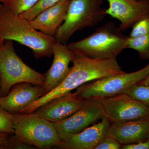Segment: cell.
<instances>
[{
  "label": "cell",
  "mask_w": 149,
  "mask_h": 149,
  "mask_svg": "<svg viewBox=\"0 0 149 149\" xmlns=\"http://www.w3.org/2000/svg\"><path fill=\"white\" fill-rule=\"evenodd\" d=\"M122 145L115 139L107 136L104 138L95 149H120Z\"/></svg>",
  "instance_id": "cb8c5ba5"
},
{
  "label": "cell",
  "mask_w": 149,
  "mask_h": 149,
  "mask_svg": "<svg viewBox=\"0 0 149 149\" xmlns=\"http://www.w3.org/2000/svg\"><path fill=\"white\" fill-rule=\"evenodd\" d=\"M54 60L49 69L45 74L42 85L45 95L60 85L70 71L69 64L76 54L66 44L56 41L52 47Z\"/></svg>",
  "instance_id": "8fae6325"
},
{
  "label": "cell",
  "mask_w": 149,
  "mask_h": 149,
  "mask_svg": "<svg viewBox=\"0 0 149 149\" xmlns=\"http://www.w3.org/2000/svg\"><path fill=\"white\" fill-rule=\"evenodd\" d=\"M144 85H149V75L145 79L140 83Z\"/></svg>",
  "instance_id": "4316f807"
},
{
  "label": "cell",
  "mask_w": 149,
  "mask_h": 149,
  "mask_svg": "<svg viewBox=\"0 0 149 149\" xmlns=\"http://www.w3.org/2000/svg\"><path fill=\"white\" fill-rule=\"evenodd\" d=\"M127 48L137 51L142 60H149V34L128 37Z\"/></svg>",
  "instance_id": "e0dca14e"
},
{
  "label": "cell",
  "mask_w": 149,
  "mask_h": 149,
  "mask_svg": "<svg viewBox=\"0 0 149 149\" xmlns=\"http://www.w3.org/2000/svg\"><path fill=\"white\" fill-rule=\"evenodd\" d=\"M70 0H62L49 8L40 13L35 18L29 21L37 30L54 37L66 17Z\"/></svg>",
  "instance_id": "2e32d148"
},
{
  "label": "cell",
  "mask_w": 149,
  "mask_h": 149,
  "mask_svg": "<svg viewBox=\"0 0 149 149\" xmlns=\"http://www.w3.org/2000/svg\"><path fill=\"white\" fill-rule=\"evenodd\" d=\"M84 102V100L72 95L71 93L42 106L32 113L50 122H58L75 113Z\"/></svg>",
  "instance_id": "5bb4252c"
},
{
  "label": "cell",
  "mask_w": 149,
  "mask_h": 149,
  "mask_svg": "<svg viewBox=\"0 0 149 149\" xmlns=\"http://www.w3.org/2000/svg\"><path fill=\"white\" fill-rule=\"evenodd\" d=\"M128 37L110 21L86 38L68 46L75 54L97 60L115 59L127 49Z\"/></svg>",
  "instance_id": "3957f363"
},
{
  "label": "cell",
  "mask_w": 149,
  "mask_h": 149,
  "mask_svg": "<svg viewBox=\"0 0 149 149\" xmlns=\"http://www.w3.org/2000/svg\"><path fill=\"white\" fill-rule=\"evenodd\" d=\"M39 0H3V6L15 13L20 14L32 8Z\"/></svg>",
  "instance_id": "ac0fdd59"
},
{
  "label": "cell",
  "mask_w": 149,
  "mask_h": 149,
  "mask_svg": "<svg viewBox=\"0 0 149 149\" xmlns=\"http://www.w3.org/2000/svg\"><path fill=\"white\" fill-rule=\"evenodd\" d=\"M148 34H149V15L142 19L133 25L129 37H137Z\"/></svg>",
  "instance_id": "603a6c76"
},
{
  "label": "cell",
  "mask_w": 149,
  "mask_h": 149,
  "mask_svg": "<svg viewBox=\"0 0 149 149\" xmlns=\"http://www.w3.org/2000/svg\"><path fill=\"white\" fill-rule=\"evenodd\" d=\"M111 123L107 118H103L97 123L62 141L57 148L95 149L100 141L107 136Z\"/></svg>",
  "instance_id": "4fadbf2b"
},
{
  "label": "cell",
  "mask_w": 149,
  "mask_h": 149,
  "mask_svg": "<svg viewBox=\"0 0 149 149\" xmlns=\"http://www.w3.org/2000/svg\"><path fill=\"white\" fill-rule=\"evenodd\" d=\"M149 75V63L141 70L102 77L81 85L72 95L82 100L100 101L126 93Z\"/></svg>",
  "instance_id": "277c9868"
},
{
  "label": "cell",
  "mask_w": 149,
  "mask_h": 149,
  "mask_svg": "<svg viewBox=\"0 0 149 149\" xmlns=\"http://www.w3.org/2000/svg\"><path fill=\"white\" fill-rule=\"evenodd\" d=\"M122 149H149V137L144 141L136 143L122 146Z\"/></svg>",
  "instance_id": "d4e9b609"
},
{
  "label": "cell",
  "mask_w": 149,
  "mask_h": 149,
  "mask_svg": "<svg viewBox=\"0 0 149 149\" xmlns=\"http://www.w3.org/2000/svg\"><path fill=\"white\" fill-rule=\"evenodd\" d=\"M98 101L111 123L149 119V108L126 93Z\"/></svg>",
  "instance_id": "9c48e42d"
},
{
  "label": "cell",
  "mask_w": 149,
  "mask_h": 149,
  "mask_svg": "<svg viewBox=\"0 0 149 149\" xmlns=\"http://www.w3.org/2000/svg\"><path fill=\"white\" fill-rule=\"evenodd\" d=\"M1 6L2 3H0V8H1ZM4 41V40H3L1 38V37H0V45H1V43H2Z\"/></svg>",
  "instance_id": "83f0119b"
},
{
  "label": "cell",
  "mask_w": 149,
  "mask_h": 149,
  "mask_svg": "<svg viewBox=\"0 0 149 149\" xmlns=\"http://www.w3.org/2000/svg\"><path fill=\"white\" fill-rule=\"evenodd\" d=\"M72 62L73 65L69 74L60 85L24 108L20 113L33 112L42 106L70 94L71 91L88 82L125 72L116 58L97 60L76 54Z\"/></svg>",
  "instance_id": "6da1fadb"
},
{
  "label": "cell",
  "mask_w": 149,
  "mask_h": 149,
  "mask_svg": "<svg viewBox=\"0 0 149 149\" xmlns=\"http://www.w3.org/2000/svg\"><path fill=\"white\" fill-rule=\"evenodd\" d=\"M45 95L42 85L17 83L11 88L6 95L0 97V106L12 114H17Z\"/></svg>",
  "instance_id": "7c38bea8"
},
{
  "label": "cell",
  "mask_w": 149,
  "mask_h": 149,
  "mask_svg": "<svg viewBox=\"0 0 149 149\" xmlns=\"http://www.w3.org/2000/svg\"><path fill=\"white\" fill-rule=\"evenodd\" d=\"M62 0H39L36 4L20 15L29 21L35 18L40 13L56 4Z\"/></svg>",
  "instance_id": "d6986e66"
},
{
  "label": "cell",
  "mask_w": 149,
  "mask_h": 149,
  "mask_svg": "<svg viewBox=\"0 0 149 149\" xmlns=\"http://www.w3.org/2000/svg\"><path fill=\"white\" fill-rule=\"evenodd\" d=\"M3 0H0V3H2Z\"/></svg>",
  "instance_id": "f546056e"
},
{
  "label": "cell",
  "mask_w": 149,
  "mask_h": 149,
  "mask_svg": "<svg viewBox=\"0 0 149 149\" xmlns=\"http://www.w3.org/2000/svg\"><path fill=\"white\" fill-rule=\"evenodd\" d=\"M126 94L149 108V85L138 84L128 90Z\"/></svg>",
  "instance_id": "ffe728a7"
},
{
  "label": "cell",
  "mask_w": 149,
  "mask_h": 149,
  "mask_svg": "<svg viewBox=\"0 0 149 149\" xmlns=\"http://www.w3.org/2000/svg\"><path fill=\"white\" fill-rule=\"evenodd\" d=\"M13 116L14 135L25 143L41 149L57 148L61 144L52 123L32 113Z\"/></svg>",
  "instance_id": "52a82bcc"
},
{
  "label": "cell",
  "mask_w": 149,
  "mask_h": 149,
  "mask_svg": "<svg viewBox=\"0 0 149 149\" xmlns=\"http://www.w3.org/2000/svg\"><path fill=\"white\" fill-rule=\"evenodd\" d=\"M84 100L83 106L74 114L59 122L52 123L61 141L80 133L103 118L106 117L100 102Z\"/></svg>",
  "instance_id": "ba28073f"
},
{
  "label": "cell",
  "mask_w": 149,
  "mask_h": 149,
  "mask_svg": "<svg viewBox=\"0 0 149 149\" xmlns=\"http://www.w3.org/2000/svg\"><path fill=\"white\" fill-rule=\"evenodd\" d=\"M10 135L11 134L5 132H0V146L6 140Z\"/></svg>",
  "instance_id": "484cf974"
},
{
  "label": "cell",
  "mask_w": 149,
  "mask_h": 149,
  "mask_svg": "<svg viewBox=\"0 0 149 149\" xmlns=\"http://www.w3.org/2000/svg\"><path fill=\"white\" fill-rule=\"evenodd\" d=\"M0 97H3L17 83L42 86L45 75L25 64L15 52L13 41L6 40L0 45Z\"/></svg>",
  "instance_id": "5b68a950"
},
{
  "label": "cell",
  "mask_w": 149,
  "mask_h": 149,
  "mask_svg": "<svg viewBox=\"0 0 149 149\" xmlns=\"http://www.w3.org/2000/svg\"><path fill=\"white\" fill-rule=\"evenodd\" d=\"M13 117V114L0 106V132L14 134Z\"/></svg>",
  "instance_id": "44dd1931"
},
{
  "label": "cell",
  "mask_w": 149,
  "mask_h": 149,
  "mask_svg": "<svg viewBox=\"0 0 149 149\" xmlns=\"http://www.w3.org/2000/svg\"><path fill=\"white\" fill-rule=\"evenodd\" d=\"M35 146L25 143L15 136L10 137L0 146V149H34Z\"/></svg>",
  "instance_id": "7402d4cb"
},
{
  "label": "cell",
  "mask_w": 149,
  "mask_h": 149,
  "mask_svg": "<svg viewBox=\"0 0 149 149\" xmlns=\"http://www.w3.org/2000/svg\"><path fill=\"white\" fill-rule=\"evenodd\" d=\"M1 79H0V90H1Z\"/></svg>",
  "instance_id": "f1b7e54d"
},
{
  "label": "cell",
  "mask_w": 149,
  "mask_h": 149,
  "mask_svg": "<svg viewBox=\"0 0 149 149\" xmlns=\"http://www.w3.org/2000/svg\"><path fill=\"white\" fill-rule=\"evenodd\" d=\"M122 146L136 143L149 137V119L113 123L108 133Z\"/></svg>",
  "instance_id": "9a60e30c"
},
{
  "label": "cell",
  "mask_w": 149,
  "mask_h": 149,
  "mask_svg": "<svg viewBox=\"0 0 149 149\" xmlns=\"http://www.w3.org/2000/svg\"><path fill=\"white\" fill-rule=\"evenodd\" d=\"M0 37L30 48L37 59L52 57L53 46L56 41L54 37L35 29L29 20L8 10L2 4L0 8Z\"/></svg>",
  "instance_id": "7a4b0ae2"
},
{
  "label": "cell",
  "mask_w": 149,
  "mask_h": 149,
  "mask_svg": "<svg viewBox=\"0 0 149 149\" xmlns=\"http://www.w3.org/2000/svg\"><path fill=\"white\" fill-rule=\"evenodd\" d=\"M104 0H70L65 18L54 36L67 44L75 32L97 25L107 15L102 8Z\"/></svg>",
  "instance_id": "8992f818"
},
{
  "label": "cell",
  "mask_w": 149,
  "mask_h": 149,
  "mask_svg": "<svg viewBox=\"0 0 149 149\" xmlns=\"http://www.w3.org/2000/svg\"><path fill=\"white\" fill-rule=\"evenodd\" d=\"M107 15L120 22L121 31L132 27L136 22L149 15V0H107Z\"/></svg>",
  "instance_id": "30bf717a"
}]
</instances>
